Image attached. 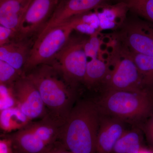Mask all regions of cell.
Segmentation results:
<instances>
[{
  "label": "cell",
  "mask_w": 153,
  "mask_h": 153,
  "mask_svg": "<svg viewBox=\"0 0 153 153\" xmlns=\"http://www.w3.org/2000/svg\"><path fill=\"white\" fill-rule=\"evenodd\" d=\"M100 115L94 100L76 101L60 127L57 141L72 153H96Z\"/></svg>",
  "instance_id": "6da1fadb"
},
{
  "label": "cell",
  "mask_w": 153,
  "mask_h": 153,
  "mask_svg": "<svg viewBox=\"0 0 153 153\" xmlns=\"http://www.w3.org/2000/svg\"><path fill=\"white\" fill-rule=\"evenodd\" d=\"M100 113L140 127L153 114V92L147 90L101 92L94 100Z\"/></svg>",
  "instance_id": "7a4b0ae2"
},
{
  "label": "cell",
  "mask_w": 153,
  "mask_h": 153,
  "mask_svg": "<svg viewBox=\"0 0 153 153\" xmlns=\"http://www.w3.org/2000/svg\"><path fill=\"white\" fill-rule=\"evenodd\" d=\"M31 71L26 77L38 89L47 115L62 126L75 104L74 92L59 79L55 67L44 66Z\"/></svg>",
  "instance_id": "3957f363"
},
{
  "label": "cell",
  "mask_w": 153,
  "mask_h": 153,
  "mask_svg": "<svg viewBox=\"0 0 153 153\" xmlns=\"http://www.w3.org/2000/svg\"><path fill=\"white\" fill-rule=\"evenodd\" d=\"M78 19L77 16L74 17L36 39L30 49L24 71H31L53 60L70 39L71 33L79 24Z\"/></svg>",
  "instance_id": "277c9868"
},
{
  "label": "cell",
  "mask_w": 153,
  "mask_h": 153,
  "mask_svg": "<svg viewBox=\"0 0 153 153\" xmlns=\"http://www.w3.org/2000/svg\"><path fill=\"white\" fill-rule=\"evenodd\" d=\"M119 54L120 55L112 60L113 68L110 69L108 75L102 84V92L146 90L138 69L128 50L123 49Z\"/></svg>",
  "instance_id": "5b68a950"
},
{
  "label": "cell",
  "mask_w": 153,
  "mask_h": 153,
  "mask_svg": "<svg viewBox=\"0 0 153 153\" xmlns=\"http://www.w3.org/2000/svg\"><path fill=\"white\" fill-rule=\"evenodd\" d=\"M85 41L69 39L53 60L55 68L63 75L66 82L74 85L83 82L88 63L84 49Z\"/></svg>",
  "instance_id": "8992f818"
},
{
  "label": "cell",
  "mask_w": 153,
  "mask_h": 153,
  "mask_svg": "<svg viewBox=\"0 0 153 153\" xmlns=\"http://www.w3.org/2000/svg\"><path fill=\"white\" fill-rule=\"evenodd\" d=\"M13 86L17 106L31 120L47 115L46 107L38 89L26 76H20Z\"/></svg>",
  "instance_id": "52a82bcc"
},
{
  "label": "cell",
  "mask_w": 153,
  "mask_h": 153,
  "mask_svg": "<svg viewBox=\"0 0 153 153\" xmlns=\"http://www.w3.org/2000/svg\"><path fill=\"white\" fill-rule=\"evenodd\" d=\"M121 38L131 52L153 57V24L136 19L125 25Z\"/></svg>",
  "instance_id": "ba28073f"
},
{
  "label": "cell",
  "mask_w": 153,
  "mask_h": 153,
  "mask_svg": "<svg viewBox=\"0 0 153 153\" xmlns=\"http://www.w3.org/2000/svg\"><path fill=\"white\" fill-rule=\"evenodd\" d=\"M108 0H61L49 20L39 32L40 39L51 29L62 25L76 16L104 4Z\"/></svg>",
  "instance_id": "9c48e42d"
},
{
  "label": "cell",
  "mask_w": 153,
  "mask_h": 153,
  "mask_svg": "<svg viewBox=\"0 0 153 153\" xmlns=\"http://www.w3.org/2000/svg\"><path fill=\"white\" fill-rule=\"evenodd\" d=\"M61 0H31L22 19L18 35L20 39L41 30Z\"/></svg>",
  "instance_id": "30bf717a"
},
{
  "label": "cell",
  "mask_w": 153,
  "mask_h": 153,
  "mask_svg": "<svg viewBox=\"0 0 153 153\" xmlns=\"http://www.w3.org/2000/svg\"><path fill=\"white\" fill-rule=\"evenodd\" d=\"M125 124L116 118L100 113L96 153H112L117 142L126 130Z\"/></svg>",
  "instance_id": "8fae6325"
},
{
  "label": "cell",
  "mask_w": 153,
  "mask_h": 153,
  "mask_svg": "<svg viewBox=\"0 0 153 153\" xmlns=\"http://www.w3.org/2000/svg\"><path fill=\"white\" fill-rule=\"evenodd\" d=\"M14 151L17 153H48L51 149L33 132L28 125L10 134Z\"/></svg>",
  "instance_id": "7c38bea8"
},
{
  "label": "cell",
  "mask_w": 153,
  "mask_h": 153,
  "mask_svg": "<svg viewBox=\"0 0 153 153\" xmlns=\"http://www.w3.org/2000/svg\"><path fill=\"white\" fill-rule=\"evenodd\" d=\"M31 1L0 0V26L18 34L23 16Z\"/></svg>",
  "instance_id": "4fadbf2b"
},
{
  "label": "cell",
  "mask_w": 153,
  "mask_h": 153,
  "mask_svg": "<svg viewBox=\"0 0 153 153\" xmlns=\"http://www.w3.org/2000/svg\"><path fill=\"white\" fill-rule=\"evenodd\" d=\"M30 49L27 43L20 40L10 41L0 46V60L22 74Z\"/></svg>",
  "instance_id": "5bb4252c"
},
{
  "label": "cell",
  "mask_w": 153,
  "mask_h": 153,
  "mask_svg": "<svg viewBox=\"0 0 153 153\" xmlns=\"http://www.w3.org/2000/svg\"><path fill=\"white\" fill-rule=\"evenodd\" d=\"M32 121L18 106L10 108L0 112V130L10 134L22 129Z\"/></svg>",
  "instance_id": "9a60e30c"
},
{
  "label": "cell",
  "mask_w": 153,
  "mask_h": 153,
  "mask_svg": "<svg viewBox=\"0 0 153 153\" xmlns=\"http://www.w3.org/2000/svg\"><path fill=\"white\" fill-rule=\"evenodd\" d=\"M143 134L139 127L126 130L117 142L112 153H139L144 148Z\"/></svg>",
  "instance_id": "2e32d148"
},
{
  "label": "cell",
  "mask_w": 153,
  "mask_h": 153,
  "mask_svg": "<svg viewBox=\"0 0 153 153\" xmlns=\"http://www.w3.org/2000/svg\"><path fill=\"white\" fill-rule=\"evenodd\" d=\"M110 71L109 64L97 58L88 61L83 82L89 88L102 84Z\"/></svg>",
  "instance_id": "e0dca14e"
},
{
  "label": "cell",
  "mask_w": 153,
  "mask_h": 153,
  "mask_svg": "<svg viewBox=\"0 0 153 153\" xmlns=\"http://www.w3.org/2000/svg\"><path fill=\"white\" fill-rule=\"evenodd\" d=\"M128 51L139 71L144 88L153 92V57Z\"/></svg>",
  "instance_id": "ac0fdd59"
},
{
  "label": "cell",
  "mask_w": 153,
  "mask_h": 153,
  "mask_svg": "<svg viewBox=\"0 0 153 153\" xmlns=\"http://www.w3.org/2000/svg\"><path fill=\"white\" fill-rule=\"evenodd\" d=\"M104 5L101 11L96 10V12L99 19L100 27L104 29L114 27L117 24V19H123L128 8L126 3L111 7H105Z\"/></svg>",
  "instance_id": "d6986e66"
},
{
  "label": "cell",
  "mask_w": 153,
  "mask_h": 153,
  "mask_svg": "<svg viewBox=\"0 0 153 153\" xmlns=\"http://www.w3.org/2000/svg\"><path fill=\"white\" fill-rule=\"evenodd\" d=\"M128 9L153 24V0H127Z\"/></svg>",
  "instance_id": "ffe728a7"
},
{
  "label": "cell",
  "mask_w": 153,
  "mask_h": 153,
  "mask_svg": "<svg viewBox=\"0 0 153 153\" xmlns=\"http://www.w3.org/2000/svg\"><path fill=\"white\" fill-rule=\"evenodd\" d=\"M13 85L0 84V112L10 108L17 106Z\"/></svg>",
  "instance_id": "44dd1931"
},
{
  "label": "cell",
  "mask_w": 153,
  "mask_h": 153,
  "mask_svg": "<svg viewBox=\"0 0 153 153\" xmlns=\"http://www.w3.org/2000/svg\"><path fill=\"white\" fill-rule=\"evenodd\" d=\"M22 74L6 62L0 60V84L12 85Z\"/></svg>",
  "instance_id": "7402d4cb"
},
{
  "label": "cell",
  "mask_w": 153,
  "mask_h": 153,
  "mask_svg": "<svg viewBox=\"0 0 153 153\" xmlns=\"http://www.w3.org/2000/svg\"><path fill=\"white\" fill-rule=\"evenodd\" d=\"M97 33L91 35V37L84 42V49L88 57L97 58L100 47V41L96 35Z\"/></svg>",
  "instance_id": "603a6c76"
},
{
  "label": "cell",
  "mask_w": 153,
  "mask_h": 153,
  "mask_svg": "<svg viewBox=\"0 0 153 153\" xmlns=\"http://www.w3.org/2000/svg\"><path fill=\"white\" fill-rule=\"evenodd\" d=\"M140 128L142 130L148 143L153 149V114Z\"/></svg>",
  "instance_id": "cb8c5ba5"
},
{
  "label": "cell",
  "mask_w": 153,
  "mask_h": 153,
  "mask_svg": "<svg viewBox=\"0 0 153 153\" xmlns=\"http://www.w3.org/2000/svg\"><path fill=\"white\" fill-rule=\"evenodd\" d=\"M19 38L18 33L13 30L0 26V46Z\"/></svg>",
  "instance_id": "d4e9b609"
},
{
  "label": "cell",
  "mask_w": 153,
  "mask_h": 153,
  "mask_svg": "<svg viewBox=\"0 0 153 153\" xmlns=\"http://www.w3.org/2000/svg\"><path fill=\"white\" fill-rule=\"evenodd\" d=\"M0 153H15L13 143L7 134L0 135Z\"/></svg>",
  "instance_id": "484cf974"
},
{
  "label": "cell",
  "mask_w": 153,
  "mask_h": 153,
  "mask_svg": "<svg viewBox=\"0 0 153 153\" xmlns=\"http://www.w3.org/2000/svg\"><path fill=\"white\" fill-rule=\"evenodd\" d=\"M48 153H72L67 150L60 143L57 141L49 149Z\"/></svg>",
  "instance_id": "4316f807"
},
{
  "label": "cell",
  "mask_w": 153,
  "mask_h": 153,
  "mask_svg": "<svg viewBox=\"0 0 153 153\" xmlns=\"http://www.w3.org/2000/svg\"><path fill=\"white\" fill-rule=\"evenodd\" d=\"M139 153H153V151L143 148Z\"/></svg>",
  "instance_id": "83f0119b"
}]
</instances>
